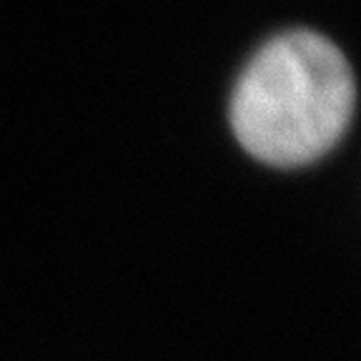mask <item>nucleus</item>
Instances as JSON below:
<instances>
[{
	"instance_id": "1",
	"label": "nucleus",
	"mask_w": 361,
	"mask_h": 361,
	"mask_svg": "<svg viewBox=\"0 0 361 361\" xmlns=\"http://www.w3.org/2000/svg\"><path fill=\"white\" fill-rule=\"evenodd\" d=\"M354 106L356 83L344 53L314 30H288L261 45L243 68L228 118L256 161L299 169L344 138Z\"/></svg>"
}]
</instances>
